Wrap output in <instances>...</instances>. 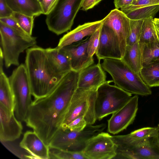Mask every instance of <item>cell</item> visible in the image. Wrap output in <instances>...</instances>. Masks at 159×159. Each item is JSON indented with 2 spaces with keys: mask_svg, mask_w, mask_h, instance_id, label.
I'll return each mask as SVG.
<instances>
[{
  "mask_svg": "<svg viewBox=\"0 0 159 159\" xmlns=\"http://www.w3.org/2000/svg\"><path fill=\"white\" fill-rule=\"evenodd\" d=\"M80 72L72 70L47 96L32 101L25 120L47 145L61 128L72 97L78 88Z\"/></svg>",
  "mask_w": 159,
  "mask_h": 159,
  "instance_id": "6da1fadb",
  "label": "cell"
},
{
  "mask_svg": "<svg viewBox=\"0 0 159 159\" xmlns=\"http://www.w3.org/2000/svg\"><path fill=\"white\" fill-rule=\"evenodd\" d=\"M25 65L34 99L48 95L64 76L52 68L45 48L36 45L26 50Z\"/></svg>",
  "mask_w": 159,
  "mask_h": 159,
  "instance_id": "7a4b0ae2",
  "label": "cell"
},
{
  "mask_svg": "<svg viewBox=\"0 0 159 159\" xmlns=\"http://www.w3.org/2000/svg\"><path fill=\"white\" fill-rule=\"evenodd\" d=\"M103 60L101 66L110 75L115 85L132 94L141 96L151 94L150 88L140 74L133 72L121 59L105 58Z\"/></svg>",
  "mask_w": 159,
  "mask_h": 159,
  "instance_id": "3957f363",
  "label": "cell"
},
{
  "mask_svg": "<svg viewBox=\"0 0 159 159\" xmlns=\"http://www.w3.org/2000/svg\"><path fill=\"white\" fill-rule=\"evenodd\" d=\"M0 48L6 67L20 64L19 57L25 50L36 45V38L25 35L0 21Z\"/></svg>",
  "mask_w": 159,
  "mask_h": 159,
  "instance_id": "277c9868",
  "label": "cell"
},
{
  "mask_svg": "<svg viewBox=\"0 0 159 159\" xmlns=\"http://www.w3.org/2000/svg\"><path fill=\"white\" fill-rule=\"evenodd\" d=\"M112 80L106 81L97 89L95 111L97 120L117 112L132 97V94L115 84Z\"/></svg>",
  "mask_w": 159,
  "mask_h": 159,
  "instance_id": "5b68a950",
  "label": "cell"
},
{
  "mask_svg": "<svg viewBox=\"0 0 159 159\" xmlns=\"http://www.w3.org/2000/svg\"><path fill=\"white\" fill-rule=\"evenodd\" d=\"M106 124L87 125L81 131H72L61 128L57 132L49 146L50 148L75 152H82L88 141L103 131Z\"/></svg>",
  "mask_w": 159,
  "mask_h": 159,
  "instance_id": "8992f818",
  "label": "cell"
},
{
  "mask_svg": "<svg viewBox=\"0 0 159 159\" xmlns=\"http://www.w3.org/2000/svg\"><path fill=\"white\" fill-rule=\"evenodd\" d=\"M9 79L14 97V114L19 120L25 121L32 101L31 86L25 64L17 66Z\"/></svg>",
  "mask_w": 159,
  "mask_h": 159,
  "instance_id": "52a82bcc",
  "label": "cell"
},
{
  "mask_svg": "<svg viewBox=\"0 0 159 159\" xmlns=\"http://www.w3.org/2000/svg\"><path fill=\"white\" fill-rule=\"evenodd\" d=\"M97 89L84 90L77 88L71 99L61 128L68 125L77 118L84 116L87 125H93L97 120L95 103Z\"/></svg>",
  "mask_w": 159,
  "mask_h": 159,
  "instance_id": "ba28073f",
  "label": "cell"
},
{
  "mask_svg": "<svg viewBox=\"0 0 159 159\" xmlns=\"http://www.w3.org/2000/svg\"><path fill=\"white\" fill-rule=\"evenodd\" d=\"M83 0H58L47 15L46 23L48 30L57 35L70 30L75 18L82 7Z\"/></svg>",
  "mask_w": 159,
  "mask_h": 159,
  "instance_id": "9c48e42d",
  "label": "cell"
},
{
  "mask_svg": "<svg viewBox=\"0 0 159 159\" xmlns=\"http://www.w3.org/2000/svg\"><path fill=\"white\" fill-rule=\"evenodd\" d=\"M112 140L116 146L113 159H159L158 134L129 143Z\"/></svg>",
  "mask_w": 159,
  "mask_h": 159,
  "instance_id": "30bf717a",
  "label": "cell"
},
{
  "mask_svg": "<svg viewBox=\"0 0 159 159\" xmlns=\"http://www.w3.org/2000/svg\"><path fill=\"white\" fill-rule=\"evenodd\" d=\"M116 146L111 135L102 132L90 139L83 151L87 159H113Z\"/></svg>",
  "mask_w": 159,
  "mask_h": 159,
  "instance_id": "8fae6325",
  "label": "cell"
},
{
  "mask_svg": "<svg viewBox=\"0 0 159 159\" xmlns=\"http://www.w3.org/2000/svg\"><path fill=\"white\" fill-rule=\"evenodd\" d=\"M102 20V24L111 28L116 35L122 58L130 33V19L123 11L115 8L111 10Z\"/></svg>",
  "mask_w": 159,
  "mask_h": 159,
  "instance_id": "7c38bea8",
  "label": "cell"
},
{
  "mask_svg": "<svg viewBox=\"0 0 159 159\" xmlns=\"http://www.w3.org/2000/svg\"><path fill=\"white\" fill-rule=\"evenodd\" d=\"M139 97L135 95L108 120L107 131L113 134L126 129L134 122L138 110Z\"/></svg>",
  "mask_w": 159,
  "mask_h": 159,
  "instance_id": "4fadbf2b",
  "label": "cell"
},
{
  "mask_svg": "<svg viewBox=\"0 0 159 159\" xmlns=\"http://www.w3.org/2000/svg\"><path fill=\"white\" fill-rule=\"evenodd\" d=\"M90 37L61 48L67 56L72 70L80 72L94 63L93 57L90 56L87 48Z\"/></svg>",
  "mask_w": 159,
  "mask_h": 159,
  "instance_id": "5bb4252c",
  "label": "cell"
},
{
  "mask_svg": "<svg viewBox=\"0 0 159 159\" xmlns=\"http://www.w3.org/2000/svg\"><path fill=\"white\" fill-rule=\"evenodd\" d=\"M95 54L99 61L105 58H122L118 40L116 35L111 28L102 24L99 44Z\"/></svg>",
  "mask_w": 159,
  "mask_h": 159,
  "instance_id": "9a60e30c",
  "label": "cell"
},
{
  "mask_svg": "<svg viewBox=\"0 0 159 159\" xmlns=\"http://www.w3.org/2000/svg\"><path fill=\"white\" fill-rule=\"evenodd\" d=\"M23 128L21 122L16 117L14 112L0 104V140L11 142L20 136Z\"/></svg>",
  "mask_w": 159,
  "mask_h": 159,
  "instance_id": "2e32d148",
  "label": "cell"
},
{
  "mask_svg": "<svg viewBox=\"0 0 159 159\" xmlns=\"http://www.w3.org/2000/svg\"><path fill=\"white\" fill-rule=\"evenodd\" d=\"M20 147L29 155L28 158L50 159V148L34 130L27 131L20 143Z\"/></svg>",
  "mask_w": 159,
  "mask_h": 159,
  "instance_id": "e0dca14e",
  "label": "cell"
},
{
  "mask_svg": "<svg viewBox=\"0 0 159 159\" xmlns=\"http://www.w3.org/2000/svg\"><path fill=\"white\" fill-rule=\"evenodd\" d=\"M100 61L80 72L78 88L84 90L97 89L106 80V74Z\"/></svg>",
  "mask_w": 159,
  "mask_h": 159,
  "instance_id": "ac0fdd59",
  "label": "cell"
},
{
  "mask_svg": "<svg viewBox=\"0 0 159 159\" xmlns=\"http://www.w3.org/2000/svg\"><path fill=\"white\" fill-rule=\"evenodd\" d=\"M102 19L80 25L74 30L64 35L60 39L58 45L61 48L80 41L94 33L102 26Z\"/></svg>",
  "mask_w": 159,
  "mask_h": 159,
  "instance_id": "d6986e66",
  "label": "cell"
},
{
  "mask_svg": "<svg viewBox=\"0 0 159 159\" xmlns=\"http://www.w3.org/2000/svg\"><path fill=\"white\" fill-rule=\"evenodd\" d=\"M129 8L131 11L125 14L130 19L143 20L153 17L159 11V4L152 0H135Z\"/></svg>",
  "mask_w": 159,
  "mask_h": 159,
  "instance_id": "ffe728a7",
  "label": "cell"
},
{
  "mask_svg": "<svg viewBox=\"0 0 159 159\" xmlns=\"http://www.w3.org/2000/svg\"><path fill=\"white\" fill-rule=\"evenodd\" d=\"M49 61L55 71L64 75L72 70L69 60L62 48H45Z\"/></svg>",
  "mask_w": 159,
  "mask_h": 159,
  "instance_id": "44dd1931",
  "label": "cell"
},
{
  "mask_svg": "<svg viewBox=\"0 0 159 159\" xmlns=\"http://www.w3.org/2000/svg\"><path fill=\"white\" fill-rule=\"evenodd\" d=\"M13 12L37 17L43 14L41 4L38 0H6Z\"/></svg>",
  "mask_w": 159,
  "mask_h": 159,
  "instance_id": "7402d4cb",
  "label": "cell"
},
{
  "mask_svg": "<svg viewBox=\"0 0 159 159\" xmlns=\"http://www.w3.org/2000/svg\"><path fill=\"white\" fill-rule=\"evenodd\" d=\"M121 60L134 72L140 74L142 67L139 42L127 45Z\"/></svg>",
  "mask_w": 159,
  "mask_h": 159,
  "instance_id": "603a6c76",
  "label": "cell"
},
{
  "mask_svg": "<svg viewBox=\"0 0 159 159\" xmlns=\"http://www.w3.org/2000/svg\"><path fill=\"white\" fill-rule=\"evenodd\" d=\"M0 104L11 111L14 112V97L9 78L3 71L0 72Z\"/></svg>",
  "mask_w": 159,
  "mask_h": 159,
  "instance_id": "cb8c5ba5",
  "label": "cell"
},
{
  "mask_svg": "<svg viewBox=\"0 0 159 159\" xmlns=\"http://www.w3.org/2000/svg\"><path fill=\"white\" fill-rule=\"evenodd\" d=\"M140 74L150 88L159 87V60L143 66Z\"/></svg>",
  "mask_w": 159,
  "mask_h": 159,
  "instance_id": "d4e9b609",
  "label": "cell"
},
{
  "mask_svg": "<svg viewBox=\"0 0 159 159\" xmlns=\"http://www.w3.org/2000/svg\"><path fill=\"white\" fill-rule=\"evenodd\" d=\"M158 133V127H145L134 131L126 135H111V138L112 139L129 143L156 134Z\"/></svg>",
  "mask_w": 159,
  "mask_h": 159,
  "instance_id": "484cf974",
  "label": "cell"
},
{
  "mask_svg": "<svg viewBox=\"0 0 159 159\" xmlns=\"http://www.w3.org/2000/svg\"><path fill=\"white\" fill-rule=\"evenodd\" d=\"M153 17L143 20L141 34L139 40L140 49L144 45L158 39L153 23Z\"/></svg>",
  "mask_w": 159,
  "mask_h": 159,
  "instance_id": "4316f807",
  "label": "cell"
},
{
  "mask_svg": "<svg viewBox=\"0 0 159 159\" xmlns=\"http://www.w3.org/2000/svg\"><path fill=\"white\" fill-rule=\"evenodd\" d=\"M140 51L142 66L159 61V39L145 44Z\"/></svg>",
  "mask_w": 159,
  "mask_h": 159,
  "instance_id": "83f0119b",
  "label": "cell"
},
{
  "mask_svg": "<svg viewBox=\"0 0 159 159\" xmlns=\"http://www.w3.org/2000/svg\"><path fill=\"white\" fill-rule=\"evenodd\" d=\"M11 16L27 34L32 36L34 17L15 12Z\"/></svg>",
  "mask_w": 159,
  "mask_h": 159,
  "instance_id": "f1b7e54d",
  "label": "cell"
},
{
  "mask_svg": "<svg viewBox=\"0 0 159 159\" xmlns=\"http://www.w3.org/2000/svg\"><path fill=\"white\" fill-rule=\"evenodd\" d=\"M49 156L50 159H87L83 152H75L51 148Z\"/></svg>",
  "mask_w": 159,
  "mask_h": 159,
  "instance_id": "f546056e",
  "label": "cell"
},
{
  "mask_svg": "<svg viewBox=\"0 0 159 159\" xmlns=\"http://www.w3.org/2000/svg\"><path fill=\"white\" fill-rule=\"evenodd\" d=\"M130 31L127 40L128 45H131L139 41L143 22V20L130 19Z\"/></svg>",
  "mask_w": 159,
  "mask_h": 159,
  "instance_id": "4dcf8cb0",
  "label": "cell"
},
{
  "mask_svg": "<svg viewBox=\"0 0 159 159\" xmlns=\"http://www.w3.org/2000/svg\"><path fill=\"white\" fill-rule=\"evenodd\" d=\"M101 27V26L90 37L87 46V52L90 57H93L96 52L99 44Z\"/></svg>",
  "mask_w": 159,
  "mask_h": 159,
  "instance_id": "1f68e13d",
  "label": "cell"
},
{
  "mask_svg": "<svg viewBox=\"0 0 159 159\" xmlns=\"http://www.w3.org/2000/svg\"><path fill=\"white\" fill-rule=\"evenodd\" d=\"M87 125V122L84 116H82L73 120L68 125L66 128H68L72 131H79L83 130Z\"/></svg>",
  "mask_w": 159,
  "mask_h": 159,
  "instance_id": "d6a6232c",
  "label": "cell"
},
{
  "mask_svg": "<svg viewBox=\"0 0 159 159\" xmlns=\"http://www.w3.org/2000/svg\"><path fill=\"white\" fill-rule=\"evenodd\" d=\"M0 21L11 27L23 35H29L21 28L11 16L7 17L0 18Z\"/></svg>",
  "mask_w": 159,
  "mask_h": 159,
  "instance_id": "836d02e7",
  "label": "cell"
},
{
  "mask_svg": "<svg viewBox=\"0 0 159 159\" xmlns=\"http://www.w3.org/2000/svg\"><path fill=\"white\" fill-rule=\"evenodd\" d=\"M58 0H42L41 6L43 14L47 15L53 9Z\"/></svg>",
  "mask_w": 159,
  "mask_h": 159,
  "instance_id": "e575fe53",
  "label": "cell"
},
{
  "mask_svg": "<svg viewBox=\"0 0 159 159\" xmlns=\"http://www.w3.org/2000/svg\"><path fill=\"white\" fill-rule=\"evenodd\" d=\"M13 12L6 0H0V18L11 16Z\"/></svg>",
  "mask_w": 159,
  "mask_h": 159,
  "instance_id": "d590c367",
  "label": "cell"
},
{
  "mask_svg": "<svg viewBox=\"0 0 159 159\" xmlns=\"http://www.w3.org/2000/svg\"><path fill=\"white\" fill-rule=\"evenodd\" d=\"M102 0H83L81 9L86 11L93 7Z\"/></svg>",
  "mask_w": 159,
  "mask_h": 159,
  "instance_id": "8d00e7d4",
  "label": "cell"
},
{
  "mask_svg": "<svg viewBox=\"0 0 159 159\" xmlns=\"http://www.w3.org/2000/svg\"><path fill=\"white\" fill-rule=\"evenodd\" d=\"M134 0H114V3L116 8H121L131 5Z\"/></svg>",
  "mask_w": 159,
  "mask_h": 159,
  "instance_id": "74e56055",
  "label": "cell"
},
{
  "mask_svg": "<svg viewBox=\"0 0 159 159\" xmlns=\"http://www.w3.org/2000/svg\"><path fill=\"white\" fill-rule=\"evenodd\" d=\"M153 23L157 36L159 39V18H154L153 19Z\"/></svg>",
  "mask_w": 159,
  "mask_h": 159,
  "instance_id": "f35d334b",
  "label": "cell"
},
{
  "mask_svg": "<svg viewBox=\"0 0 159 159\" xmlns=\"http://www.w3.org/2000/svg\"><path fill=\"white\" fill-rule=\"evenodd\" d=\"M3 56L1 49L0 50V72L3 71Z\"/></svg>",
  "mask_w": 159,
  "mask_h": 159,
  "instance_id": "ab89813d",
  "label": "cell"
},
{
  "mask_svg": "<svg viewBox=\"0 0 159 159\" xmlns=\"http://www.w3.org/2000/svg\"><path fill=\"white\" fill-rule=\"evenodd\" d=\"M157 4H159V0H152Z\"/></svg>",
  "mask_w": 159,
  "mask_h": 159,
  "instance_id": "60d3db41",
  "label": "cell"
},
{
  "mask_svg": "<svg viewBox=\"0 0 159 159\" xmlns=\"http://www.w3.org/2000/svg\"><path fill=\"white\" fill-rule=\"evenodd\" d=\"M158 138H159V125H158Z\"/></svg>",
  "mask_w": 159,
  "mask_h": 159,
  "instance_id": "b9f144b4",
  "label": "cell"
},
{
  "mask_svg": "<svg viewBox=\"0 0 159 159\" xmlns=\"http://www.w3.org/2000/svg\"><path fill=\"white\" fill-rule=\"evenodd\" d=\"M38 1H39V2H40V3L41 4L42 2V0H38Z\"/></svg>",
  "mask_w": 159,
  "mask_h": 159,
  "instance_id": "7bdbcfd3",
  "label": "cell"
}]
</instances>
